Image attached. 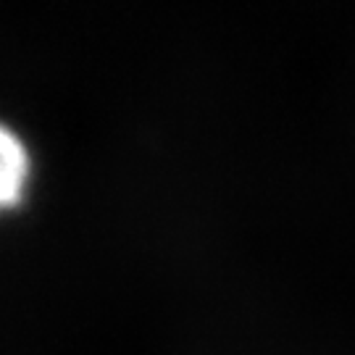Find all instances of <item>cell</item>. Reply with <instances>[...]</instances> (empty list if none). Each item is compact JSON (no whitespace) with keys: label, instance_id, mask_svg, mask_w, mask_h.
Here are the masks:
<instances>
[{"label":"cell","instance_id":"obj_1","mask_svg":"<svg viewBox=\"0 0 355 355\" xmlns=\"http://www.w3.org/2000/svg\"><path fill=\"white\" fill-rule=\"evenodd\" d=\"M35 161L24 137L0 121V216L11 214L26 200L32 187Z\"/></svg>","mask_w":355,"mask_h":355}]
</instances>
